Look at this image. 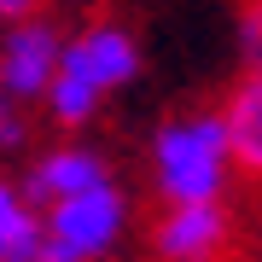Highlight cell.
<instances>
[{
	"mask_svg": "<svg viewBox=\"0 0 262 262\" xmlns=\"http://www.w3.org/2000/svg\"><path fill=\"white\" fill-rule=\"evenodd\" d=\"M58 47H64V29H58L41 6H29L24 18H12L0 29V99L12 105H41L58 70Z\"/></svg>",
	"mask_w": 262,
	"mask_h": 262,
	"instance_id": "4",
	"label": "cell"
},
{
	"mask_svg": "<svg viewBox=\"0 0 262 262\" xmlns=\"http://www.w3.org/2000/svg\"><path fill=\"white\" fill-rule=\"evenodd\" d=\"M0 262H41V210L12 175H0Z\"/></svg>",
	"mask_w": 262,
	"mask_h": 262,
	"instance_id": "8",
	"label": "cell"
},
{
	"mask_svg": "<svg viewBox=\"0 0 262 262\" xmlns=\"http://www.w3.org/2000/svg\"><path fill=\"white\" fill-rule=\"evenodd\" d=\"M134 233V198L122 181L41 210V262H111Z\"/></svg>",
	"mask_w": 262,
	"mask_h": 262,
	"instance_id": "3",
	"label": "cell"
},
{
	"mask_svg": "<svg viewBox=\"0 0 262 262\" xmlns=\"http://www.w3.org/2000/svg\"><path fill=\"white\" fill-rule=\"evenodd\" d=\"M239 222L227 204H198V210H158L146 227V256L151 262H233Z\"/></svg>",
	"mask_w": 262,
	"mask_h": 262,
	"instance_id": "5",
	"label": "cell"
},
{
	"mask_svg": "<svg viewBox=\"0 0 262 262\" xmlns=\"http://www.w3.org/2000/svg\"><path fill=\"white\" fill-rule=\"evenodd\" d=\"M29 146H35V117L24 105L0 99V158H24Z\"/></svg>",
	"mask_w": 262,
	"mask_h": 262,
	"instance_id": "9",
	"label": "cell"
},
{
	"mask_svg": "<svg viewBox=\"0 0 262 262\" xmlns=\"http://www.w3.org/2000/svg\"><path fill=\"white\" fill-rule=\"evenodd\" d=\"M146 70V47L122 18H88L82 29H70L64 47H58V70H53V88H47V122L53 128H88L99 117V105L122 94L134 76Z\"/></svg>",
	"mask_w": 262,
	"mask_h": 262,
	"instance_id": "1",
	"label": "cell"
},
{
	"mask_svg": "<svg viewBox=\"0 0 262 262\" xmlns=\"http://www.w3.org/2000/svg\"><path fill=\"white\" fill-rule=\"evenodd\" d=\"M24 12H29V0H0V29H6L12 18H24Z\"/></svg>",
	"mask_w": 262,
	"mask_h": 262,
	"instance_id": "11",
	"label": "cell"
},
{
	"mask_svg": "<svg viewBox=\"0 0 262 262\" xmlns=\"http://www.w3.org/2000/svg\"><path fill=\"white\" fill-rule=\"evenodd\" d=\"M227 128V151H233V175L262 181V70H239L227 99L215 105Z\"/></svg>",
	"mask_w": 262,
	"mask_h": 262,
	"instance_id": "7",
	"label": "cell"
},
{
	"mask_svg": "<svg viewBox=\"0 0 262 262\" xmlns=\"http://www.w3.org/2000/svg\"><path fill=\"white\" fill-rule=\"evenodd\" d=\"M105 181H117V169H111V158H105L94 140H58V146H41L35 158H29L18 187H24V198L35 210H53V204H64L76 192L105 187Z\"/></svg>",
	"mask_w": 262,
	"mask_h": 262,
	"instance_id": "6",
	"label": "cell"
},
{
	"mask_svg": "<svg viewBox=\"0 0 262 262\" xmlns=\"http://www.w3.org/2000/svg\"><path fill=\"white\" fill-rule=\"evenodd\" d=\"M233 53H239L245 70H262V0L239 6V18H233Z\"/></svg>",
	"mask_w": 262,
	"mask_h": 262,
	"instance_id": "10",
	"label": "cell"
},
{
	"mask_svg": "<svg viewBox=\"0 0 262 262\" xmlns=\"http://www.w3.org/2000/svg\"><path fill=\"white\" fill-rule=\"evenodd\" d=\"M256 262H262V239H256Z\"/></svg>",
	"mask_w": 262,
	"mask_h": 262,
	"instance_id": "12",
	"label": "cell"
},
{
	"mask_svg": "<svg viewBox=\"0 0 262 262\" xmlns=\"http://www.w3.org/2000/svg\"><path fill=\"white\" fill-rule=\"evenodd\" d=\"M146 181L163 210L222 204L233 187V151L215 111H175L146 140Z\"/></svg>",
	"mask_w": 262,
	"mask_h": 262,
	"instance_id": "2",
	"label": "cell"
}]
</instances>
